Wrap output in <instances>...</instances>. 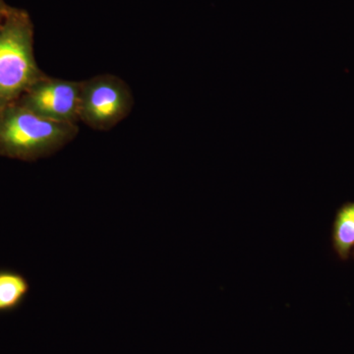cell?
<instances>
[{"label":"cell","instance_id":"obj_8","mask_svg":"<svg viewBox=\"0 0 354 354\" xmlns=\"http://www.w3.org/2000/svg\"><path fill=\"white\" fill-rule=\"evenodd\" d=\"M353 256H354V254H353Z\"/></svg>","mask_w":354,"mask_h":354},{"label":"cell","instance_id":"obj_4","mask_svg":"<svg viewBox=\"0 0 354 354\" xmlns=\"http://www.w3.org/2000/svg\"><path fill=\"white\" fill-rule=\"evenodd\" d=\"M80 90L81 82L44 75L16 102L46 120L77 124Z\"/></svg>","mask_w":354,"mask_h":354},{"label":"cell","instance_id":"obj_3","mask_svg":"<svg viewBox=\"0 0 354 354\" xmlns=\"http://www.w3.org/2000/svg\"><path fill=\"white\" fill-rule=\"evenodd\" d=\"M133 106L131 90L120 77L102 74L81 81L79 120L93 129H111L129 115Z\"/></svg>","mask_w":354,"mask_h":354},{"label":"cell","instance_id":"obj_7","mask_svg":"<svg viewBox=\"0 0 354 354\" xmlns=\"http://www.w3.org/2000/svg\"><path fill=\"white\" fill-rule=\"evenodd\" d=\"M10 7L11 6H7L4 0H0V25L3 22L4 18L6 17Z\"/></svg>","mask_w":354,"mask_h":354},{"label":"cell","instance_id":"obj_2","mask_svg":"<svg viewBox=\"0 0 354 354\" xmlns=\"http://www.w3.org/2000/svg\"><path fill=\"white\" fill-rule=\"evenodd\" d=\"M44 76L35 58L31 17L10 7L0 25V109L17 102Z\"/></svg>","mask_w":354,"mask_h":354},{"label":"cell","instance_id":"obj_5","mask_svg":"<svg viewBox=\"0 0 354 354\" xmlns=\"http://www.w3.org/2000/svg\"><path fill=\"white\" fill-rule=\"evenodd\" d=\"M333 247L341 260H348L354 247V202L346 203L335 215Z\"/></svg>","mask_w":354,"mask_h":354},{"label":"cell","instance_id":"obj_1","mask_svg":"<svg viewBox=\"0 0 354 354\" xmlns=\"http://www.w3.org/2000/svg\"><path fill=\"white\" fill-rule=\"evenodd\" d=\"M73 123L46 120L14 102L0 109V156L32 160L48 157L75 139Z\"/></svg>","mask_w":354,"mask_h":354},{"label":"cell","instance_id":"obj_6","mask_svg":"<svg viewBox=\"0 0 354 354\" xmlns=\"http://www.w3.org/2000/svg\"><path fill=\"white\" fill-rule=\"evenodd\" d=\"M29 290V281L23 274L0 271V312L11 311L19 307Z\"/></svg>","mask_w":354,"mask_h":354}]
</instances>
